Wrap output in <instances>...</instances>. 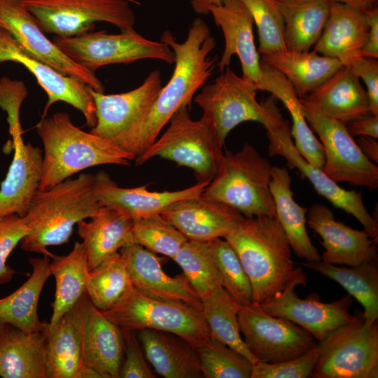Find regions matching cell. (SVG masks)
Here are the masks:
<instances>
[{
	"label": "cell",
	"mask_w": 378,
	"mask_h": 378,
	"mask_svg": "<svg viewBox=\"0 0 378 378\" xmlns=\"http://www.w3.org/2000/svg\"><path fill=\"white\" fill-rule=\"evenodd\" d=\"M160 41L175 53L173 74L147 111L112 141L135 158L152 145L180 108H190L197 91L206 84L217 66L216 57L210 55L216 47L215 38L200 18L192 21L184 41L178 42L169 30L163 31Z\"/></svg>",
	"instance_id": "cell-1"
},
{
	"label": "cell",
	"mask_w": 378,
	"mask_h": 378,
	"mask_svg": "<svg viewBox=\"0 0 378 378\" xmlns=\"http://www.w3.org/2000/svg\"><path fill=\"white\" fill-rule=\"evenodd\" d=\"M236 252L260 304L303 274L295 268L291 248L277 218H243L224 238Z\"/></svg>",
	"instance_id": "cell-2"
},
{
	"label": "cell",
	"mask_w": 378,
	"mask_h": 378,
	"mask_svg": "<svg viewBox=\"0 0 378 378\" xmlns=\"http://www.w3.org/2000/svg\"><path fill=\"white\" fill-rule=\"evenodd\" d=\"M93 178L94 174L82 173L49 189H38L24 216L28 233L21 248L54 258L47 248L67 243L74 226L102 206L94 192Z\"/></svg>",
	"instance_id": "cell-3"
},
{
	"label": "cell",
	"mask_w": 378,
	"mask_h": 378,
	"mask_svg": "<svg viewBox=\"0 0 378 378\" xmlns=\"http://www.w3.org/2000/svg\"><path fill=\"white\" fill-rule=\"evenodd\" d=\"M43 145L39 190H46L86 169L130 165L135 157L111 141L76 126L68 113L44 117L36 125Z\"/></svg>",
	"instance_id": "cell-4"
},
{
	"label": "cell",
	"mask_w": 378,
	"mask_h": 378,
	"mask_svg": "<svg viewBox=\"0 0 378 378\" xmlns=\"http://www.w3.org/2000/svg\"><path fill=\"white\" fill-rule=\"evenodd\" d=\"M270 162L248 143L236 153H223L215 177L202 194L245 218L276 216L270 191Z\"/></svg>",
	"instance_id": "cell-5"
},
{
	"label": "cell",
	"mask_w": 378,
	"mask_h": 378,
	"mask_svg": "<svg viewBox=\"0 0 378 378\" xmlns=\"http://www.w3.org/2000/svg\"><path fill=\"white\" fill-rule=\"evenodd\" d=\"M190 109L184 106L174 113L162 135L135 158L136 165L160 157L191 169L197 182H210L215 177L223 146L207 119L203 115L199 120L192 119Z\"/></svg>",
	"instance_id": "cell-6"
},
{
	"label": "cell",
	"mask_w": 378,
	"mask_h": 378,
	"mask_svg": "<svg viewBox=\"0 0 378 378\" xmlns=\"http://www.w3.org/2000/svg\"><path fill=\"white\" fill-rule=\"evenodd\" d=\"M104 314L120 328H149L178 335L195 349L211 336L201 309L148 295L134 286Z\"/></svg>",
	"instance_id": "cell-7"
},
{
	"label": "cell",
	"mask_w": 378,
	"mask_h": 378,
	"mask_svg": "<svg viewBox=\"0 0 378 378\" xmlns=\"http://www.w3.org/2000/svg\"><path fill=\"white\" fill-rule=\"evenodd\" d=\"M257 91L254 83L227 67L194 96L221 146L238 125L255 121L265 126L270 119L276 98L271 95L260 104L256 99Z\"/></svg>",
	"instance_id": "cell-8"
},
{
	"label": "cell",
	"mask_w": 378,
	"mask_h": 378,
	"mask_svg": "<svg viewBox=\"0 0 378 378\" xmlns=\"http://www.w3.org/2000/svg\"><path fill=\"white\" fill-rule=\"evenodd\" d=\"M312 378H377L378 323L363 314L318 343Z\"/></svg>",
	"instance_id": "cell-9"
},
{
	"label": "cell",
	"mask_w": 378,
	"mask_h": 378,
	"mask_svg": "<svg viewBox=\"0 0 378 378\" xmlns=\"http://www.w3.org/2000/svg\"><path fill=\"white\" fill-rule=\"evenodd\" d=\"M53 42L71 59L88 70L113 64H130L153 59L174 64L176 55L164 43L149 40L134 29L111 34L88 31L69 37L55 36Z\"/></svg>",
	"instance_id": "cell-10"
},
{
	"label": "cell",
	"mask_w": 378,
	"mask_h": 378,
	"mask_svg": "<svg viewBox=\"0 0 378 378\" xmlns=\"http://www.w3.org/2000/svg\"><path fill=\"white\" fill-rule=\"evenodd\" d=\"M46 33L69 37L90 31L97 22L126 31L134 29L136 0H23Z\"/></svg>",
	"instance_id": "cell-11"
},
{
	"label": "cell",
	"mask_w": 378,
	"mask_h": 378,
	"mask_svg": "<svg viewBox=\"0 0 378 378\" xmlns=\"http://www.w3.org/2000/svg\"><path fill=\"white\" fill-rule=\"evenodd\" d=\"M264 127L269 141V155L284 158L287 166L298 169L302 177L308 179L318 195L334 206L355 217L377 244L378 223L367 210L361 192L341 188L322 169L311 164L299 153L290 135V125L276 106Z\"/></svg>",
	"instance_id": "cell-12"
},
{
	"label": "cell",
	"mask_w": 378,
	"mask_h": 378,
	"mask_svg": "<svg viewBox=\"0 0 378 378\" xmlns=\"http://www.w3.org/2000/svg\"><path fill=\"white\" fill-rule=\"evenodd\" d=\"M238 321L244 342L258 361L274 363L295 358L318 343L304 328L267 314L254 303L242 305Z\"/></svg>",
	"instance_id": "cell-13"
},
{
	"label": "cell",
	"mask_w": 378,
	"mask_h": 378,
	"mask_svg": "<svg viewBox=\"0 0 378 378\" xmlns=\"http://www.w3.org/2000/svg\"><path fill=\"white\" fill-rule=\"evenodd\" d=\"M301 103L305 118L318 135L323 148V172L337 183L377 189L378 167L363 154L346 125L302 100Z\"/></svg>",
	"instance_id": "cell-14"
},
{
	"label": "cell",
	"mask_w": 378,
	"mask_h": 378,
	"mask_svg": "<svg viewBox=\"0 0 378 378\" xmlns=\"http://www.w3.org/2000/svg\"><path fill=\"white\" fill-rule=\"evenodd\" d=\"M302 274L290 281L281 290L259 304L267 314L290 321L304 328L318 341L326 339L339 327L354 321L349 312L352 297L349 294L331 302H323L316 293L302 299L295 292L299 285L306 286Z\"/></svg>",
	"instance_id": "cell-15"
},
{
	"label": "cell",
	"mask_w": 378,
	"mask_h": 378,
	"mask_svg": "<svg viewBox=\"0 0 378 378\" xmlns=\"http://www.w3.org/2000/svg\"><path fill=\"white\" fill-rule=\"evenodd\" d=\"M0 27L8 31L28 53L39 61L97 92H104V87L94 72L74 62L48 38L23 0L0 1Z\"/></svg>",
	"instance_id": "cell-16"
},
{
	"label": "cell",
	"mask_w": 378,
	"mask_h": 378,
	"mask_svg": "<svg viewBox=\"0 0 378 378\" xmlns=\"http://www.w3.org/2000/svg\"><path fill=\"white\" fill-rule=\"evenodd\" d=\"M5 61L18 62L24 66L46 92L48 101L42 118L46 117L52 104L64 102L83 115L88 127L92 128L95 126L96 108L88 86L37 59L28 53L8 31L0 27V62Z\"/></svg>",
	"instance_id": "cell-17"
},
{
	"label": "cell",
	"mask_w": 378,
	"mask_h": 378,
	"mask_svg": "<svg viewBox=\"0 0 378 378\" xmlns=\"http://www.w3.org/2000/svg\"><path fill=\"white\" fill-rule=\"evenodd\" d=\"M73 309L85 365L99 372L104 378H119L124 355L120 328L94 307L85 293Z\"/></svg>",
	"instance_id": "cell-18"
},
{
	"label": "cell",
	"mask_w": 378,
	"mask_h": 378,
	"mask_svg": "<svg viewBox=\"0 0 378 378\" xmlns=\"http://www.w3.org/2000/svg\"><path fill=\"white\" fill-rule=\"evenodd\" d=\"M162 88V75L158 69L150 72L139 87L125 92L106 94L88 86L97 116L96 125L90 132L113 141L147 111Z\"/></svg>",
	"instance_id": "cell-19"
},
{
	"label": "cell",
	"mask_w": 378,
	"mask_h": 378,
	"mask_svg": "<svg viewBox=\"0 0 378 378\" xmlns=\"http://www.w3.org/2000/svg\"><path fill=\"white\" fill-rule=\"evenodd\" d=\"M210 182L175 191H150L148 185L136 188L119 187L104 171L94 174L93 190L102 206L112 208L132 220L161 214L171 204L201 195Z\"/></svg>",
	"instance_id": "cell-20"
},
{
	"label": "cell",
	"mask_w": 378,
	"mask_h": 378,
	"mask_svg": "<svg viewBox=\"0 0 378 378\" xmlns=\"http://www.w3.org/2000/svg\"><path fill=\"white\" fill-rule=\"evenodd\" d=\"M307 217L309 227L322 239L323 262L350 267L378 258L377 244L368 233L364 229H354L335 220L326 206L313 204L308 209Z\"/></svg>",
	"instance_id": "cell-21"
},
{
	"label": "cell",
	"mask_w": 378,
	"mask_h": 378,
	"mask_svg": "<svg viewBox=\"0 0 378 378\" xmlns=\"http://www.w3.org/2000/svg\"><path fill=\"white\" fill-rule=\"evenodd\" d=\"M120 253L135 288L148 295L183 302L202 310V300L185 275H168L155 253L135 243L120 248Z\"/></svg>",
	"instance_id": "cell-22"
},
{
	"label": "cell",
	"mask_w": 378,
	"mask_h": 378,
	"mask_svg": "<svg viewBox=\"0 0 378 378\" xmlns=\"http://www.w3.org/2000/svg\"><path fill=\"white\" fill-rule=\"evenodd\" d=\"M214 22L224 36L225 48L217 67L223 72L229 67L232 55L241 63L242 76L257 84L262 77L260 59L255 45L253 20L240 0H223L210 9Z\"/></svg>",
	"instance_id": "cell-23"
},
{
	"label": "cell",
	"mask_w": 378,
	"mask_h": 378,
	"mask_svg": "<svg viewBox=\"0 0 378 378\" xmlns=\"http://www.w3.org/2000/svg\"><path fill=\"white\" fill-rule=\"evenodd\" d=\"M161 216L188 239L200 241L224 239L244 218L233 208L202 193L171 204Z\"/></svg>",
	"instance_id": "cell-24"
},
{
	"label": "cell",
	"mask_w": 378,
	"mask_h": 378,
	"mask_svg": "<svg viewBox=\"0 0 378 378\" xmlns=\"http://www.w3.org/2000/svg\"><path fill=\"white\" fill-rule=\"evenodd\" d=\"M9 132L14 155L6 178L0 185V216L18 214L24 217L39 188L43 154L38 147L24 142L21 127Z\"/></svg>",
	"instance_id": "cell-25"
},
{
	"label": "cell",
	"mask_w": 378,
	"mask_h": 378,
	"mask_svg": "<svg viewBox=\"0 0 378 378\" xmlns=\"http://www.w3.org/2000/svg\"><path fill=\"white\" fill-rule=\"evenodd\" d=\"M369 21L365 10L330 1L324 29L314 46L316 52L346 65L360 55L367 38Z\"/></svg>",
	"instance_id": "cell-26"
},
{
	"label": "cell",
	"mask_w": 378,
	"mask_h": 378,
	"mask_svg": "<svg viewBox=\"0 0 378 378\" xmlns=\"http://www.w3.org/2000/svg\"><path fill=\"white\" fill-rule=\"evenodd\" d=\"M300 99L344 124L372 114L367 92L349 66L344 65L321 86Z\"/></svg>",
	"instance_id": "cell-27"
},
{
	"label": "cell",
	"mask_w": 378,
	"mask_h": 378,
	"mask_svg": "<svg viewBox=\"0 0 378 378\" xmlns=\"http://www.w3.org/2000/svg\"><path fill=\"white\" fill-rule=\"evenodd\" d=\"M0 377L48 378L47 330L26 332L0 323Z\"/></svg>",
	"instance_id": "cell-28"
},
{
	"label": "cell",
	"mask_w": 378,
	"mask_h": 378,
	"mask_svg": "<svg viewBox=\"0 0 378 378\" xmlns=\"http://www.w3.org/2000/svg\"><path fill=\"white\" fill-rule=\"evenodd\" d=\"M143 351L154 370L165 378H202L196 351L177 335L145 328L136 331Z\"/></svg>",
	"instance_id": "cell-29"
},
{
	"label": "cell",
	"mask_w": 378,
	"mask_h": 378,
	"mask_svg": "<svg viewBox=\"0 0 378 378\" xmlns=\"http://www.w3.org/2000/svg\"><path fill=\"white\" fill-rule=\"evenodd\" d=\"M260 68L262 77L255 84L257 90L267 91L282 102L291 117L290 132L295 148L309 163L323 169V146L308 126L300 98L293 86L281 73L261 61Z\"/></svg>",
	"instance_id": "cell-30"
},
{
	"label": "cell",
	"mask_w": 378,
	"mask_h": 378,
	"mask_svg": "<svg viewBox=\"0 0 378 378\" xmlns=\"http://www.w3.org/2000/svg\"><path fill=\"white\" fill-rule=\"evenodd\" d=\"M90 219L77 224L78 234L83 240L90 271L122 247L134 243L133 220L117 210L102 206Z\"/></svg>",
	"instance_id": "cell-31"
},
{
	"label": "cell",
	"mask_w": 378,
	"mask_h": 378,
	"mask_svg": "<svg viewBox=\"0 0 378 378\" xmlns=\"http://www.w3.org/2000/svg\"><path fill=\"white\" fill-rule=\"evenodd\" d=\"M292 178L287 167L272 166L270 191L275 205L276 218L282 227L291 250L306 261L321 260L316 247L306 229L307 209L293 198Z\"/></svg>",
	"instance_id": "cell-32"
},
{
	"label": "cell",
	"mask_w": 378,
	"mask_h": 378,
	"mask_svg": "<svg viewBox=\"0 0 378 378\" xmlns=\"http://www.w3.org/2000/svg\"><path fill=\"white\" fill-rule=\"evenodd\" d=\"M48 378H104L85 365L80 335L73 308L47 330Z\"/></svg>",
	"instance_id": "cell-33"
},
{
	"label": "cell",
	"mask_w": 378,
	"mask_h": 378,
	"mask_svg": "<svg viewBox=\"0 0 378 378\" xmlns=\"http://www.w3.org/2000/svg\"><path fill=\"white\" fill-rule=\"evenodd\" d=\"M32 272L11 294L0 299V323L12 325L26 332L46 331L48 323L41 321L38 304L42 289L51 274L49 257L29 260Z\"/></svg>",
	"instance_id": "cell-34"
},
{
	"label": "cell",
	"mask_w": 378,
	"mask_h": 378,
	"mask_svg": "<svg viewBox=\"0 0 378 378\" xmlns=\"http://www.w3.org/2000/svg\"><path fill=\"white\" fill-rule=\"evenodd\" d=\"M261 62L281 73L301 99L326 83L344 65L315 51L280 50L263 55Z\"/></svg>",
	"instance_id": "cell-35"
},
{
	"label": "cell",
	"mask_w": 378,
	"mask_h": 378,
	"mask_svg": "<svg viewBox=\"0 0 378 378\" xmlns=\"http://www.w3.org/2000/svg\"><path fill=\"white\" fill-rule=\"evenodd\" d=\"M284 20V40L287 50L309 51L318 40L329 13V0L277 1Z\"/></svg>",
	"instance_id": "cell-36"
},
{
	"label": "cell",
	"mask_w": 378,
	"mask_h": 378,
	"mask_svg": "<svg viewBox=\"0 0 378 378\" xmlns=\"http://www.w3.org/2000/svg\"><path fill=\"white\" fill-rule=\"evenodd\" d=\"M50 267L55 279V292L48 328L52 327L85 293L90 270L83 244L76 241L67 255H55Z\"/></svg>",
	"instance_id": "cell-37"
},
{
	"label": "cell",
	"mask_w": 378,
	"mask_h": 378,
	"mask_svg": "<svg viewBox=\"0 0 378 378\" xmlns=\"http://www.w3.org/2000/svg\"><path fill=\"white\" fill-rule=\"evenodd\" d=\"M339 284L356 298L364 309L365 320L368 323L378 319V258L358 265L338 267L318 261H305L300 264Z\"/></svg>",
	"instance_id": "cell-38"
},
{
	"label": "cell",
	"mask_w": 378,
	"mask_h": 378,
	"mask_svg": "<svg viewBox=\"0 0 378 378\" xmlns=\"http://www.w3.org/2000/svg\"><path fill=\"white\" fill-rule=\"evenodd\" d=\"M202 312L211 335L255 363L258 360L249 352L241 336L238 314L242 305L223 287L202 299Z\"/></svg>",
	"instance_id": "cell-39"
},
{
	"label": "cell",
	"mask_w": 378,
	"mask_h": 378,
	"mask_svg": "<svg viewBox=\"0 0 378 378\" xmlns=\"http://www.w3.org/2000/svg\"><path fill=\"white\" fill-rule=\"evenodd\" d=\"M132 288L124 260L117 252L90 271L85 294L94 307L106 312Z\"/></svg>",
	"instance_id": "cell-40"
},
{
	"label": "cell",
	"mask_w": 378,
	"mask_h": 378,
	"mask_svg": "<svg viewBox=\"0 0 378 378\" xmlns=\"http://www.w3.org/2000/svg\"><path fill=\"white\" fill-rule=\"evenodd\" d=\"M173 260L201 300L223 287L209 241L188 239Z\"/></svg>",
	"instance_id": "cell-41"
},
{
	"label": "cell",
	"mask_w": 378,
	"mask_h": 378,
	"mask_svg": "<svg viewBox=\"0 0 378 378\" xmlns=\"http://www.w3.org/2000/svg\"><path fill=\"white\" fill-rule=\"evenodd\" d=\"M203 377L251 378L253 363L212 335L196 348Z\"/></svg>",
	"instance_id": "cell-42"
},
{
	"label": "cell",
	"mask_w": 378,
	"mask_h": 378,
	"mask_svg": "<svg viewBox=\"0 0 378 378\" xmlns=\"http://www.w3.org/2000/svg\"><path fill=\"white\" fill-rule=\"evenodd\" d=\"M132 236L135 244L172 259L188 240L161 214L133 220Z\"/></svg>",
	"instance_id": "cell-43"
},
{
	"label": "cell",
	"mask_w": 378,
	"mask_h": 378,
	"mask_svg": "<svg viewBox=\"0 0 378 378\" xmlns=\"http://www.w3.org/2000/svg\"><path fill=\"white\" fill-rule=\"evenodd\" d=\"M209 241L223 288L239 303H253L251 281L234 250L224 239Z\"/></svg>",
	"instance_id": "cell-44"
},
{
	"label": "cell",
	"mask_w": 378,
	"mask_h": 378,
	"mask_svg": "<svg viewBox=\"0 0 378 378\" xmlns=\"http://www.w3.org/2000/svg\"><path fill=\"white\" fill-rule=\"evenodd\" d=\"M256 25L258 52L267 55L286 50L284 40V20L276 0H240Z\"/></svg>",
	"instance_id": "cell-45"
},
{
	"label": "cell",
	"mask_w": 378,
	"mask_h": 378,
	"mask_svg": "<svg viewBox=\"0 0 378 378\" xmlns=\"http://www.w3.org/2000/svg\"><path fill=\"white\" fill-rule=\"evenodd\" d=\"M318 355V345L295 358L267 363L253 364L251 378H307L311 377Z\"/></svg>",
	"instance_id": "cell-46"
},
{
	"label": "cell",
	"mask_w": 378,
	"mask_h": 378,
	"mask_svg": "<svg viewBox=\"0 0 378 378\" xmlns=\"http://www.w3.org/2000/svg\"><path fill=\"white\" fill-rule=\"evenodd\" d=\"M27 233L24 217L18 214L0 216V286L10 281L15 274L6 265L7 259Z\"/></svg>",
	"instance_id": "cell-47"
},
{
	"label": "cell",
	"mask_w": 378,
	"mask_h": 378,
	"mask_svg": "<svg viewBox=\"0 0 378 378\" xmlns=\"http://www.w3.org/2000/svg\"><path fill=\"white\" fill-rule=\"evenodd\" d=\"M124 341V355L119 372V378H155L142 348L136 330L120 328Z\"/></svg>",
	"instance_id": "cell-48"
},
{
	"label": "cell",
	"mask_w": 378,
	"mask_h": 378,
	"mask_svg": "<svg viewBox=\"0 0 378 378\" xmlns=\"http://www.w3.org/2000/svg\"><path fill=\"white\" fill-rule=\"evenodd\" d=\"M365 83L370 113L378 115V62L377 59L358 56L346 65Z\"/></svg>",
	"instance_id": "cell-49"
},
{
	"label": "cell",
	"mask_w": 378,
	"mask_h": 378,
	"mask_svg": "<svg viewBox=\"0 0 378 378\" xmlns=\"http://www.w3.org/2000/svg\"><path fill=\"white\" fill-rule=\"evenodd\" d=\"M369 29L366 40L360 50V56L378 58V8L377 6L365 10Z\"/></svg>",
	"instance_id": "cell-50"
},
{
	"label": "cell",
	"mask_w": 378,
	"mask_h": 378,
	"mask_svg": "<svg viewBox=\"0 0 378 378\" xmlns=\"http://www.w3.org/2000/svg\"><path fill=\"white\" fill-rule=\"evenodd\" d=\"M345 125L352 137L368 136L378 138V115L369 114Z\"/></svg>",
	"instance_id": "cell-51"
},
{
	"label": "cell",
	"mask_w": 378,
	"mask_h": 378,
	"mask_svg": "<svg viewBox=\"0 0 378 378\" xmlns=\"http://www.w3.org/2000/svg\"><path fill=\"white\" fill-rule=\"evenodd\" d=\"M377 139L360 136L355 140L363 154L371 162H378V142Z\"/></svg>",
	"instance_id": "cell-52"
},
{
	"label": "cell",
	"mask_w": 378,
	"mask_h": 378,
	"mask_svg": "<svg viewBox=\"0 0 378 378\" xmlns=\"http://www.w3.org/2000/svg\"><path fill=\"white\" fill-rule=\"evenodd\" d=\"M223 0H191L190 4L192 10L199 15L210 14L212 6L222 4Z\"/></svg>",
	"instance_id": "cell-53"
},
{
	"label": "cell",
	"mask_w": 378,
	"mask_h": 378,
	"mask_svg": "<svg viewBox=\"0 0 378 378\" xmlns=\"http://www.w3.org/2000/svg\"><path fill=\"white\" fill-rule=\"evenodd\" d=\"M341 3L361 10H367L375 7L378 0H329Z\"/></svg>",
	"instance_id": "cell-54"
},
{
	"label": "cell",
	"mask_w": 378,
	"mask_h": 378,
	"mask_svg": "<svg viewBox=\"0 0 378 378\" xmlns=\"http://www.w3.org/2000/svg\"><path fill=\"white\" fill-rule=\"evenodd\" d=\"M277 1H285V0H276Z\"/></svg>",
	"instance_id": "cell-55"
},
{
	"label": "cell",
	"mask_w": 378,
	"mask_h": 378,
	"mask_svg": "<svg viewBox=\"0 0 378 378\" xmlns=\"http://www.w3.org/2000/svg\"><path fill=\"white\" fill-rule=\"evenodd\" d=\"M1 1V0H0Z\"/></svg>",
	"instance_id": "cell-56"
}]
</instances>
